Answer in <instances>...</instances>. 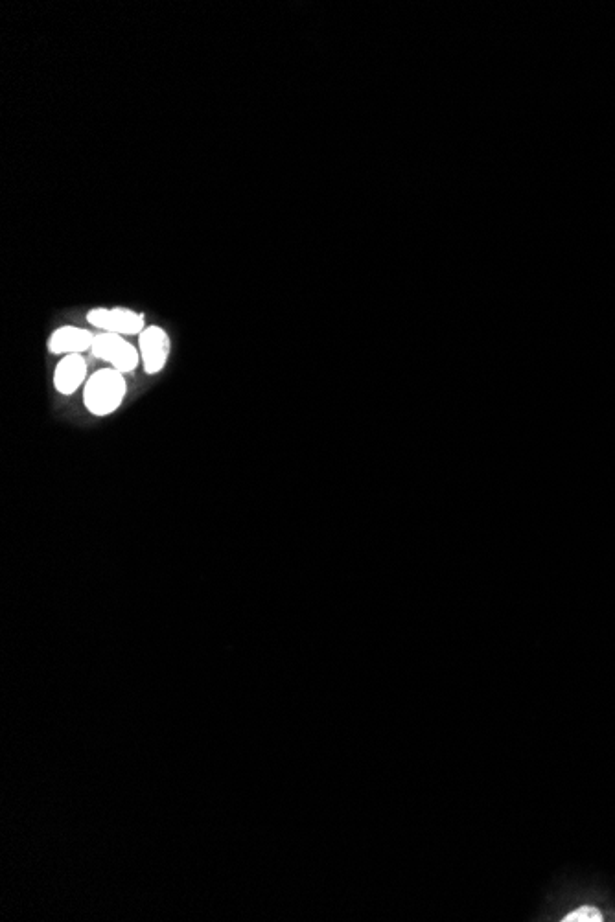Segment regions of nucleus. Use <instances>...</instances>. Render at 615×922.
Here are the masks:
<instances>
[{
    "label": "nucleus",
    "mask_w": 615,
    "mask_h": 922,
    "mask_svg": "<svg viewBox=\"0 0 615 922\" xmlns=\"http://www.w3.org/2000/svg\"><path fill=\"white\" fill-rule=\"evenodd\" d=\"M533 921L615 922V891L599 880L564 878L547 893Z\"/></svg>",
    "instance_id": "f257e3e1"
},
{
    "label": "nucleus",
    "mask_w": 615,
    "mask_h": 922,
    "mask_svg": "<svg viewBox=\"0 0 615 922\" xmlns=\"http://www.w3.org/2000/svg\"><path fill=\"white\" fill-rule=\"evenodd\" d=\"M129 394L128 374L105 367L94 370L83 387V405L93 416L115 415Z\"/></svg>",
    "instance_id": "f03ea898"
},
{
    "label": "nucleus",
    "mask_w": 615,
    "mask_h": 922,
    "mask_svg": "<svg viewBox=\"0 0 615 922\" xmlns=\"http://www.w3.org/2000/svg\"><path fill=\"white\" fill-rule=\"evenodd\" d=\"M91 354L94 358L107 361L109 367L120 370L124 374H133L142 363L139 346L129 343L126 335L111 334V332L96 334Z\"/></svg>",
    "instance_id": "7ed1b4c3"
},
{
    "label": "nucleus",
    "mask_w": 615,
    "mask_h": 922,
    "mask_svg": "<svg viewBox=\"0 0 615 922\" xmlns=\"http://www.w3.org/2000/svg\"><path fill=\"white\" fill-rule=\"evenodd\" d=\"M87 323L100 332L120 335H140L146 330V315L126 306L93 308L87 312Z\"/></svg>",
    "instance_id": "20e7f679"
},
{
    "label": "nucleus",
    "mask_w": 615,
    "mask_h": 922,
    "mask_svg": "<svg viewBox=\"0 0 615 922\" xmlns=\"http://www.w3.org/2000/svg\"><path fill=\"white\" fill-rule=\"evenodd\" d=\"M139 350L146 374L157 376L166 369L172 356V337L163 326L150 324L139 335Z\"/></svg>",
    "instance_id": "39448f33"
},
{
    "label": "nucleus",
    "mask_w": 615,
    "mask_h": 922,
    "mask_svg": "<svg viewBox=\"0 0 615 922\" xmlns=\"http://www.w3.org/2000/svg\"><path fill=\"white\" fill-rule=\"evenodd\" d=\"M94 339H96V334L93 330L74 326V324H65L50 334L47 348L52 356H61V358L69 354H85V352H91Z\"/></svg>",
    "instance_id": "423d86ee"
},
{
    "label": "nucleus",
    "mask_w": 615,
    "mask_h": 922,
    "mask_svg": "<svg viewBox=\"0 0 615 922\" xmlns=\"http://www.w3.org/2000/svg\"><path fill=\"white\" fill-rule=\"evenodd\" d=\"M89 363L83 354H69V356H63L59 359L56 369H54V374H52V381H54V387L59 394L63 396H70L74 392L80 391L85 387V383L89 380Z\"/></svg>",
    "instance_id": "0eeeda50"
}]
</instances>
